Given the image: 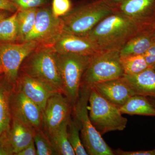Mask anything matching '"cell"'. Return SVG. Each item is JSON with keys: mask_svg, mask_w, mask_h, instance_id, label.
<instances>
[{"mask_svg": "<svg viewBox=\"0 0 155 155\" xmlns=\"http://www.w3.org/2000/svg\"><path fill=\"white\" fill-rule=\"evenodd\" d=\"M91 89L85 85H81L79 97L72 107L73 119L80 129L81 138L87 154L115 155L89 119L87 104Z\"/></svg>", "mask_w": 155, "mask_h": 155, "instance_id": "3957f363", "label": "cell"}, {"mask_svg": "<svg viewBox=\"0 0 155 155\" xmlns=\"http://www.w3.org/2000/svg\"><path fill=\"white\" fill-rule=\"evenodd\" d=\"M120 61L124 74L126 75H136L150 67L143 54L121 57Z\"/></svg>", "mask_w": 155, "mask_h": 155, "instance_id": "cb8c5ba5", "label": "cell"}, {"mask_svg": "<svg viewBox=\"0 0 155 155\" xmlns=\"http://www.w3.org/2000/svg\"><path fill=\"white\" fill-rule=\"evenodd\" d=\"M38 8L19 9L17 11L18 37L17 42H23L25 37L32 30L35 22Z\"/></svg>", "mask_w": 155, "mask_h": 155, "instance_id": "7402d4cb", "label": "cell"}, {"mask_svg": "<svg viewBox=\"0 0 155 155\" xmlns=\"http://www.w3.org/2000/svg\"><path fill=\"white\" fill-rule=\"evenodd\" d=\"M4 74V69H3L2 66L0 62V75Z\"/></svg>", "mask_w": 155, "mask_h": 155, "instance_id": "d590c367", "label": "cell"}, {"mask_svg": "<svg viewBox=\"0 0 155 155\" xmlns=\"http://www.w3.org/2000/svg\"><path fill=\"white\" fill-rule=\"evenodd\" d=\"M91 88L94 89L103 97L120 108L134 95L124 76L120 78L96 84Z\"/></svg>", "mask_w": 155, "mask_h": 155, "instance_id": "9a60e30c", "label": "cell"}, {"mask_svg": "<svg viewBox=\"0 0 155 155\" xmlns=\"http://www.w3.org/2000/svg\"><path fill=\"white\" fill-rule=\"evenodd\" d=\"M149 67H155V43L143 54Z\"/></svg>", "mask_w": 155, "mask_h": 155, "instance_id": "f1b7e54d", "label": "cell"}, {"mask_svg": "<svg viewBox=\"0 0 155 155\" xmlns=\"http://www.w3.org/2000/svg\"><path fill=\"white\" fill-rule=\"evenodd\" d=\"M154 43L155 33L153 29L140 30L120 50V56L143 54Z\"/></svg>", "mask_w": 155, "mask_h": 155, "instance_id": "d6986e66", "label": "cell"}, {"mask_svg": "<svg viewBox=\"0 0 155 155\" xmlns=\"http://www.w3.org/2000/svg\"><path fill=\"white\" fill-rule=\"evenodd\" d=\"M154 69H155V67H153Z\"/></svg>", "mask_w": 155, "mask_h": 155, "instance_id": "74e56055", "label": "cell"}, {"mask_svg": "<svg viewBox=\"0 0 155 155\" xmlns=\"http://www.w3.org/2000/svg\"><path fill=\"white\" fill-rule=\"evenodd\" d=\"M14 85L7 80L4 74L0 75V138L8 136L11 127L10 101Z\"/></svg>", "mask_w": 155, "mask_h": 155, "instance_id": "e0dca14e", "label": "cell"}, {"mask_svg": "<svg viewBox=\"0 0 155 155\" xmlns=\"http://www.w3.org/2000/svg\"><path fill=\"white\" fill-rule=\"evenodd\" d=\"M35 129L33 126L12 117L8 139L14 155L28 146L33 140Z\"/></svg>", "mask_w": 155, "mask_h": 155, "instance_id": "2e32d148", "label": "cell"}, {"mask_svg": "<svg viewBox=\"0 0 155 155\" xmlns=\"http://www.w3.org/2000/svg\"><path fill=\"white\" fill-rule=\"evenodd\" d=\"M149 101L152 104V105L155 108V98L152 97H147Z\"/></svg>", "mask_w": 155, "mask_h": 155, "instance_id": "e575fe53", "label": "cell"}, {"mask_svg": "<svg viewBox=\"0 0 155 155\" xmlns=\"http://www.w3.org/2000/svg\"><path fill=\"white\" fill-rule=\"evenodd\" d=\"M67 131L69 141L75 151V155H88L80 137L79 127L75 120L72 119L71 116L68 123Z\"/></svg>", "mask_w": 155, "mask_h": 155, "instance_id": "484cf974", "label": "cell"}, {"mask_svg": "<svg viewBox=\"0 0 155 155\" xmlns=\"http://www.w3.org/2000/svg\"><path fill=\"white\" fill-rule=\"evenodd\" d=\"M19 72L46 84L63 94L61 76L52 47H38L25 58Z\"/></svg>", "mask_w": 155, "mask_h": 155, "instance_id": "277c9868", "label": "cell"}, {"mask_svg": "<svg viewBox=\"0 0 155 155\" xmlns=\"http://www.w3.org/2000/svg\"><path fill=\"white\" fill-rule=\"evenodd\" d=\"M56 53L92 56L99 52L95 45L86 36L63 32L52 46Z\"/></svg>", "mask_w": 155, "mask_h": 155, "instance_id": "5bb4252c", "label": "cell"}, {"mask_svg": "<svg viewBox=\"0 0 155 155\" xmlns=\"http://www.w3.org/2000/svg\"><path fill=\"white\" fill-rule=\"evenodd\" d=\"M72 107L67 97L57 92L48 100L43 114V129L48 136L71 116Z\"/></svg>", "mask_w": 155, "mask_h": 155, "instance_id": "8fae6325", "label": "cell"}, {"mask_svg": "<svg viewBox=\"0 0 155 155\" xmlns=\"http://www.w3.org/2000/svg\"><path fill=\"white\" fill-rule=\"evenodd\" d=\"M16 155H37L36 147L34 140L28 146L17 153Z\"/></svg>", "mask_w": 155, "mask_h": 155, "instance_id": "1f68e13d", "label": "cell"}, {"mask_svg": "<svg viewBox=\"0 0 155 155\" xmlns=\"http://www.w3.org/2000/svg\"><path fill=\"white\" fill-rule=\"evenodd\" d=\"M140 30L139 26L132 19L114 10L85 36L95 45L100 51H120Z\"/></svg>", "mask_w": 155, "mask_h": 155, "instance_id": "6da1fadb", "label": "cell"}, {"mask_svg": "<svg viewBox=\"0 0 155 155\" xmlns=\"http://www.w3.org/2000/svg\"><path fill=\"white\" fill-rule=\"evenodd\" d=\"M154 32H155V27L154 28Z\"/></svg>", "mask_w": 155, "mask_h": 155, "instance_id": "8d00e7d4", "label": "cell"}, {"mask_svg": "<svg viewBox=\"0 0 155 155\" xmlns=\"http://www.w3.org/2000/svg\"><path fill=\"white\" fill-rule=\"evenodd\" d=\"M17 14V11L11 16L0 20V42H17L18 37Z\"/></svg>", "mask_w": 155, "mask_h": 155, "instance_id": "603a6c76", "label": "cell"}, {"mask_svg": "<svg viewBox=\"0 0 155 155\" xmlns=\"http://www.w3.org/2000/svg\"><path fill=\"white\" fill-rule=\"evenodd\" d=\"M106 0H79L61 17L63 32L85 36L104 18L114 12Z\"/></svg>", "mask_w": 155, "mask_h": 155, "instance_id": "7a4b0ae2", "label": "cell"}, {"mask_svg": "<svg viewBox=\"0 0 155 155\" xmlns=\"http://www.w3.org/2000/svg\"><path fill=\"white\" fill-rule=\"evenodd\" d=\"M114 154L118 155H155V149L148 150L126 151L118 149L114 152Z\"/></svg>", "mask_w": 155, "mask_h": 155, "instance_id": "4dcf8cb0", "label": "cell"}, {"mask_svg": "<svg viewBox=\"0 0 155 155\" xmlns=\"http://www.w3.org/2000/svg\"><path fill=\"white\" fill-rule=\"evenodd\" d=\"M120 59V51L117 50L100 51L92 56L81 85L91 88L96 84L123 77Z\"/></svg>", "mask_w": 155, "mask_h": 155, "instance_id": "52a82bcc", "label": "cell"}, {"mask_svg": "<svg viewBox=\"0 0 155 155\" xmlns=\"http://www.w3.org/2000/svg\"><path fill=\"white\" fill-rule=\"evenodd\" d=\"M10 106L12 117L29 124L36 130L43 129L42 110L14 87Z\"/></svg>", "mask_w": 155, "mask_h": 155, "instance_id": "7c38bea8", "label": "cell"}, {"mask_svg": "<svg viewBox=\"0 0 155 155\" xmlns=\"http://www.w3.org/2000/svg\"><path fill=\"white\" fill-rule=\"evenodd\" d=\"M122 1H124V0H106L108 4L112 6V7L116 5V4L122 2Z\"/></svg>", "mask_w": 155, "mask_h": 155, "instance_id": "d6a6232c", "label": "cell"}, {"mask_svg": "<svg viewBox=\"0 0 155 155\" xmlns=\"http://www.w3.org/2000/svg\"><path fill=\"white\" fill-rule=\"evenodd\" d=\"M72 6L70 0H52V11L55 17H61L70 11Z\"/></svg>", "mask_w": 155, "mask_h": 155, "instance_id": "4316f807", "label": "cell"}, {"mask_svg": "<svg viewBox=\"0 0 155 155\" xmlns=\"http://www.w3.org/2000/svg\"><path fill=\"white\" fill-rule=\"evenodd\" d=\"M39 46L38 44L33 41L0 42V62L4 75L9 82L14 85L16 84L22 62Z\"/></svg>", "mask_w": 155, "mask_h": 155, "instance_id": "9c48e42d", "label": "cell"}, {"mask_svg": "<svg viewBox=\"0 0 155 155\" xmlns=\"http://www.w3.org/2000/svg\"><path fill=\"white\" fill-rule=\"evenodd\" d=\"M54 56L62 81L63 94L73 107L79 97L82 78L92 56L55 51Z\"/></svg>", "mask_w": 155, "mask_h": 155, "instance_id": "5b68a950", "label": "cell"}, {"mask_svg": "<svg viewBox=\"0 0 155 155\" xmlns=\"http://www.w3.org/2000/svg\"><path fill=\"white\" fill-rule=\"evenodd\" d=\"M88 102L89 119L101 135L125 129L127 119L122 116L120 108L104 98L94 89H91Z\"/></svg>", "mask_w": 155, "mask_h": 155, "instance_id": "8992f818", "label": "cell"}, {"mask_svg": "<svg viewBox=\"0 0 155 155\" xmlns=\"http://www.w3.org/2000/svg\"><path fill=\"white\" fill-rule=\"evenodd\" d=\"M122 114L155 116V108L146 97L134 95L120 108Z\"/></svg>", "mask_w": 155, "mask_h": 155, "instance_id": "ffe728a7", "label": "cell"}, {"mask_svg": "<svg viewBox=\"0 0 155 155\" xmlns=\"http://www.w3.org/2000/svg\"><path fill=\"white\" fill-rule=\"evenodd\" d=\"M124 78L135 95L155 98V69L148 67L134 75H124Z\"/></svg>", "mask_w": 155, "mask_h": 155, "instance_id": "ac0fdd59", "label": "cell"}, {"mask_svg": "<svg viewBox=\"0 0 155 155\" xmlns=\"http://www.w3.org/2000/svg\"><path fill=\"white\" fill-rule=\"evenodd\" d=\"M17 6L18 10L38 8L49 5V0H11Z\"/></svg>", "mask_w": 155, "mask_h": 155, "instance_id": "83f0119b", "label": "cell"}, {"mask_svg": "<svg viewBox=\"0 0 155 155\" xmlns=\"http://www.w3.org/2000/svg\"><path fill=\"white\" fill-rule=\"evenodd\" d=\"M34 140L37 155H58L49 137L43 129H35Z\"/></svg>", "mask_w": 155, "mask_h": 155, "instance_id": "d4e9b609", "label": "cell"}, {"mask_svg": "<svg viewBox=\"0 0 155 155\" xmlns=\"http://www.w3.org/2000/svg\"><path fill=\"white\" fill-rule=\"evenodd\" d=\"M18 10L17 6L11 0H0V11L14 13Z\"/></svg>", "mask_w": 155, "mask_h": 155, "instance_id": "f546056e", "label": "cell"}, {"mask_svg": "<svg viewBox=\"0 0 155 155\" xmlns=\"http://www.w3.org/2000/svg\"><path fill=\"white\" fill-rule=\"evenodd\" d=\"M8 12L6 11H0V20L8 16Z\"/></svg>", "mask_w": 155, "mask_h": 155, "instance_id": "836d02e7", "label": "cell"}, {"mask_svg": "<svg viewBox=\"0 0 155 155\" xmlns=\"http://www.w3.org/2000/svg\"><path fill=\"white\" fill-rule=\"evenodd\" d=\"M61 17L54 16L50 4L38 8L35 22L32 30L23 42L33 41L39 46H51L63 33Z\"/></svg>", "mask_w": 155, "mask_h": 155, "instance_id": "ba28073f", "label": "cell"}, {"mask_svg": "<svg viewBox=\"0 0 155 155\" xmlns=\"http://www.w3.org/2000/svg\"><path fill=\"white\" fill-rule=\"evenodd\" d=\"M113 7L132 19L141 30L154 28L155 0H124Z\"/></svg>", "mask_w": 155, "mask_h": 155, "instance_id": "30bf717a", "label": "cell"}, {"mask_svg": "<svg viewBox=\"0 0 155 155\" xmlns=\"http://www.w3.org/2000/svg\"><path fill=\"white\" fill-rule=\"evenodd\" d=\"M69 118L48 136L58 155H75V151L68 139V127Z\"/></svg>", "mask_w": 155, "mask_h": 155, "instance_id": "44dd1931", "label": "cell"}, {"mask_svg": "<svg viewBox=\"0 0 155 155\" xmlns=\"http://www.w3.org/2000/svg\"><path fill=\"white\" fill-rule=\"evenodd\" d=\"M14 87L37 104L43 111L50 97L58 92L46 84L21 72H19Z\"/></svg>", "mask_w": 155, "mask_h": 155, "instance_id": "4fadbf2b", "label": "cell"}]
</instances>
